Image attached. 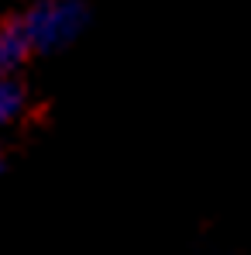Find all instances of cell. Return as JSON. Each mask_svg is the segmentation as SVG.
<instances>
[{
  "label": "cell",
  "instance_id": "6da1fadb",
  "mask_svg": "<svg viewBox=\"0 0 251 255\" xmlns=\"http://www.w3.org/2000/svg\"><path fill=\"white\" fill-rule=\"evenodd\" d=\"M10 17L21 28L31 55L52 59L86 38L93 24V3L89 0H24L17 10H10Z\"/></svg>",
  "mask_w": 251,
  "mask_h": 255
},
{
  "label": "cell",
  "instance_id": "7a4b0ae2",
  "mask_svg": "<svg viewBox=\"0 0 251 255\" xmlns=\"http://www.w3.org/2000/svg\"><path fill=\"white\" fill-rule=\"evenodd\" d=\"M35 93L24 73H0V134H10L31 118Z\"/></svg>",
  "mask_w": 251,
  "mask_h": 255
},
{
  "label": "cell",
  "instance_id": "3957f363",
  "mask_svg": "<svg viewBox=\"0 0 251 255\" xmlns=\"http://www.w3.org/2000/svg\"><path fill=\"white\" fill-rule=\"evenodd\" d=\"M31 48L24 42L21 28L14 24V17H0V73H24L31 62Z\"/></svg>",
  "mask_w": 251,
  "mask_h": 255
},
{
  "label": "cell",
  "instance_id": "277c9868",
  "mask_svg": "<svg viewBox=\"0 0 251 255\" xmlns=\"http://www.w3.org/2000/svg\"><path fill=\"white\" fill-rule=\"evenodd\" d=\"M3 169H7V159H3V148H0V179H3Z\"/></svg>",
  "mask_w": 251,
  "mask_h": 255
}]
</instances>
